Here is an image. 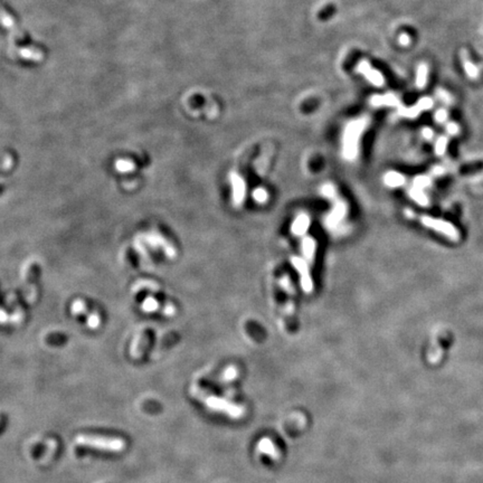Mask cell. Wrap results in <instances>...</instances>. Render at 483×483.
<instances>
[{
	"mask_svg": "<svg viewBox=\"0 0 483 483\" xmlns=\"http://www.w3.org/2000/svg\"><path fill=\"white\" fill-rule=\"evenodd\" d=\"M0 22L7 28V29L11 32L13 36H16L17 38H21V34L18 28L15 25V21H13L12 17L9 15V13L4 10V8L0 4Z\"/></svg>",
	"mask_w": 483,
	"mask_h": 483,
	"instance_id": "8992f818",
	"label": "cell"
},
{
	"mask_svg": "<svg viewBox=\"0 0 483 483\" xmlns=\"http://www.w3.org/2000/svg\"><path fill=\"white\" fill-rule=\"evenodd\" d=\"M270 298L285 326L297 322V290L289 272L280 266L273 269L270 276Z\"/></svg>",
	"mask_w": 483,
	"mask_h": 483,
	"instance_id": "7a4b0ae2",
	"label": "cell"
},
{
	"mask_svg": "<svg viewBox=\"0 0 483 483\" xmlns=\"http://www.w3.org/2000/svg\"><path fill=\"white\" fill-rule=\"evenodd\" d=\"M76 442L84 447H90L104 451L119 452L124 449V441L119 438H105L97 435H78Z\"/></svg>",
	"mask_w": 483,
	"mask_h": 483,
	"instance_id": "277c9868",
	"label": "cell"
},
{
	"mask_svg": "<svg viewBox=\"0 0 483 483\" xmlns=\"http://www.w3.org/2000/svg\"><path fill=\"white\" fill-rule=\"evenodd\" d=\"M322 194L329 199L330 205L334 206V207L330 208L329 213H328V227L331 231L339 233L342 226L345 225V219L348 216V205H347L344 198H341V195L334 185H328L323 187Z\"/></svg>",
	"mask_w": 483,
	"mask_h": 483,
	"instance_id": "3957f363",
	"label": "cell"
},
{
	"mask_svg": "<svg viewBox=\"0 0 483 483\" xmlns=\"http://www.w3.org/2000/svg\"><path fill=\"white\" fill-rule=\"evenodd\" d=\"M415 185H416V188H420V189L424 188V187L430 185V180L425 177H417L415 179Z\"/></svg>",
	"mask_w": 483,
	"mask_h": 483,
	"instance_id": "52a82bcc",
	"label": "cell"
},
{
	"mask_svg": "<svg viewBox=\"0 0 483 483\" xmlns=\"http://www.w3.org/2000/svg\"><path fill=\"white\" fill-rule=\"evenodd\" d=\"M421 220H422V223L425 225V226L433 228V229H435V231H440L441 233H443V234H445V235H448L450 238H452V240H458V238H459L458 231L452 226L451 224H449L447 222H443V220H439V219H434L432 217H428V216H423L421 218Z\"/></svg>",
	"mask_w": 483,
	"mask_h": 483,
	"instance_id": "5b68a950",
	"label": "cell"
},
{
	"mask_svg": "<svg viewBox=\"0 0 483 483\" xmlns=\"http://www.w3.org/2000/svg\"><path fill=\"white\" fill-rule=\"evenodd\" d=\"M311 217L307 213L294 216L290 227L292 241L290 263L297 272L298 282L303 292L311 293L314 289L313 270L318 254V241L310 233Z\"/></svg>",
	"mask_w": 483,
	"mask_h": 483,
	"instance_id": "6da1fadb",
	"label": "cell"
}]
</instances>
